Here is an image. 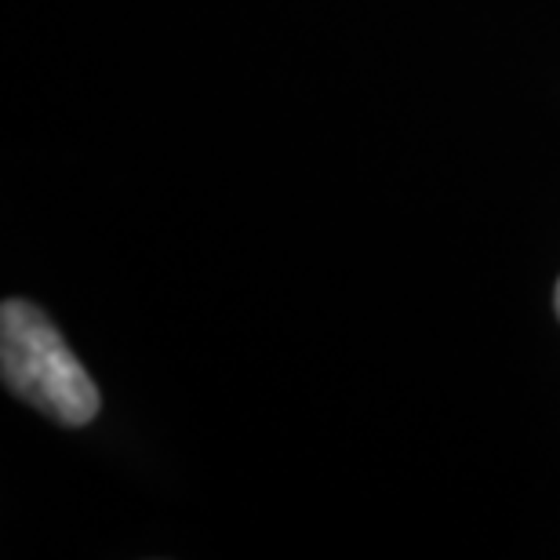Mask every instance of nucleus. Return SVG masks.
<instances>
[{
  "label": "nucleus",
  "instance_id": "nucleus-1",
  "mask_svg": "<svg viewBox=\"0 0 560 560\" xmlns=\"http://www.w3.org/2000/svg\"><path fill=\"white\" fill-rule=\"evenodd\" d=\"M4 386L48 419L84 425L98 416V389L55 324L33 302L8 299L0 310Z\"/></svg>",
  "mask_w": 560,
  "mask_h": 560
},
{
  "label": "nucleus",
  "instance_id": "nucleus-2",
  "mask_svg": "<svg viewBox=\"0 0 560 560\" xmlns=\"http://www.w3.org/2000/svg\"><path fill=\"white\" fill-rule=\"evenodd\" d=\"M557 317H560V284H557Z\"/></svg>",
  "mask_w": 560,
  "mask_h": 560
}]
</instances>
